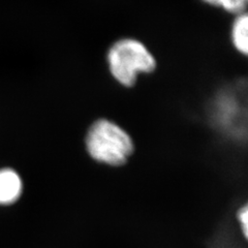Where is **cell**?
I'll return each instance as SVG.
<instances>
[{
    "instance_id": "1",
    "label": "cell",
    "mask_w": 248,
    "mask_h": 248,
    "mask_svg": "<svg viewBox=\"0 0 248 248\" xmlns=\"http://www.w3.org/2000/svg\"><path fill=\"white\" fill-rule=\"evenodd\" d=\"M85 149L99 165L117 168L124 166L135 151L133 138L118 123L99 118L87 129Z\"/></svg>"
},
{
    "instance_id": "2",
    "label": "cell",
    "mask_w": 248,
    "mask_h": 248,
    "mask_svg": "<svg viewBox=\"0 0 248 248\" xmlns=\"http://www.w3.org/2000/svg\"><path fill=\"white\" fill-rule=\"evenodd\" d=\"M108 72L123 87L135 86L141 74H151L157 62L143 42L134 37H122L111 45L107 53Z\"/></svg>"
},
{
    "instance_id": "3",
    "label": "cell",
    "mask_w": 248,
    "mask_h": 248,
    "mask_svg": "<svg viewBox=\"0 0 248 248\" xmlns=\"http://www.w3.org/2000/svg\"><path fill=\"white\" fill-rule=\"evenodd\" d=\"M24 184L17 170L11 168L0 169V206H12L23 195Z\"/></svg>"
},
{
    "instance_id": "4",
    "label": "cell",
    "mask_w": 248,
    "mask_h": 248,
    "mask_svg": "<svg viewBox=\"0 0 248 248\" xmlns=\"http://www.w3.org/2000/svg\"><path fill=\"white\" fill-rule=\"evenodd\" d=\"M231 42L234 49L247 56L248 54V16L246 12L238 14L232 23Z\"/></svg>"
},
{
    "instance_id": "5",
    "label": "cell",
    "mask_w": 248,
    "mask_h": 248,
    "mask_svg": "<svg viewBox=\"0 0 248 248\" xmlns=\"http://www.w3.org/2000/svg\"><path fill=\"white\" fill-rule=\"evenodd\" d=\"M236 221L244 240L248 239V205L243 203L236 211Z\"/></svg>"
},
{
    "instance_id": "6",
    "label": "cell",
    "mask_w": 248,
    "mask_h": 248,
    "mask_svg": "<svg viewBox=\"0 0 248 248\" xmlns=\"http://www.w3.org/2000/svg\"><path fill=\"white\" fill-rule=\"evenodd\" d=\"M247 2L248 0H221L220 9L236 16L246 12Z\"/></svg>"
},
{
    "instance_id": "7",
    "label": "cell",
    "mask_w": 248,
    "mask_h": 248,
    "mask_svg": "<svg viewBox=\"0 0 248 248\" xmlns=\"http://www.w3.org/2000/svg\"><path fill=\"white\" fill-rule=\"evenodd\" d=\"M202 2H204L208 5L213 6V7H219L220 9V3H221V0H201Z\"/></svg>"
}]
</instances>
